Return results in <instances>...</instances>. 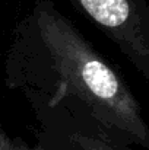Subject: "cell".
Here are the masks:
<instances>
[{
  "label": "cell",
  "mask_w": 149,
  "mask_h": 150,
  "mask_svg": "<svg viewBox=\"0 0 149 150\" xmlns=\"http://www.w3.org/2000/svg\"><path fill=\"white\" fill-rule=\"evenodd\" d=\"M7 80L51 105L81 102L108 133L149 150V124L129 85L51 1H38L19 26Z\"/></svg>",
  "instance_id": "1"
},
{
  "label": "cell",
  "mask_w": 149,
  "mask_h": 150,
  "mask_svg": "<svg viewBox=\"0 0 149 150\" xmlns=\"http://www.w3.org/2000/svg\"><path fill=\"white\" fill-rule=\"evenodd\" d=\"M118 47L149 85V7L145 0H72Z\"/></svg>",
  "instance_id": "2"
},
{
  "label": "cell",
  "mask_w": 149,
  "mask_h": 150,
  "mask_svg": "<svg viewBox=\"0 0 149 150\" xmlns=\"http://www.w3.org/2000/svg\"><path fill=\"white\" fill-rule=\"evenodd\" d=\"M72 140L76 143V146L81 150H121L111 140L101 136H95V134L76 133L73 134Z\"/></svg>",
  "instance_id": "3"
},
{
  "label": "cell",
  "mask_w": 149,
  "mask_h": 150,
  "mask_svg": "<svg viewBox=\"0 0 149 150\" xmlns=\"http://www.w3.org/2000/svg\"><path fill=\"white\" fill-rule=\"evenodd\" d=\"M0 150H43V149H31L25 144L16 143L13 140H10L4 133L0 131Z\"/></svg>",
  "instance_id": "4"
}]
</instances>
